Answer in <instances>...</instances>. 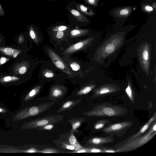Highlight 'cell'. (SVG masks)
I'll return each instance as SVG.
<instances>
[{"label":"cell","instance_id":"34","mask_svg":"<svg viewBox=\"0 0 156 156\" xmlns=\"http://www.w3.org/2000/svg\"><path fill=\"white\" fill-rule=\"evenodd\" d=\"M53 125H52V124H50L46 125L42 127H41V128H39L38 129L49 130L52 129L53 128Z\"/></svg>","mask_w":156,"mask_h":156},{"label":"cell","instance_id":"14","mask_svg":"<svg viewBox=\"0 0 156 156\" xmlns=\"http://www.w3.org/2000/svg\"><path fill=\"white\" fill-rule=\"evenodd\" d=\"M69 10L78 21L81 22H87L88 21L86 17L78 10L71 8H69Z\"/></svg>","mask_w":156,"mask_h":156},{"label":"cell","instance_id":"20","mask_svg":"<svg viewBox=\"0 0 156 156\" xmlns=\"http://www.w3.org/2000/svg\"><path fill=\"white\" fill-rule=\"evenodd\" d=\"M29 34L31 38L36 43H38L39 38L36 31L32 25H30V26Z\"/></svg>","mask_w":156,"mask_h":156},{"label":"cell","instance_id":"7","mask_svg":"<svg viewBox=\"0 0 156 156\" xmlns=\"http://www.w3.org/2000/svg\"><path fill=\"white\" fill-rule=\"evenodd\" d=\"M156 113L155 112L147 122L142 127L138 132L126 139L125 140V142H123V143L129 141L142 135L145 133L151 124L156 120Z\"/></svg>","mask_w":156,"mask_h":156},{"label":"cell","instance_id":"1","mask_svg":"<svg viewBox=\"0 0 156 156\" xmlns=\"http://www.w3.org/2000/svg\"><path fill=\"white\" fill-rule=\"evenodd\" d=\"M156 134V123L155 121L144 134L129 141L122 144L116 152H122L132 151L144 145L150 140Z\"/></svg>","mask_w":156,"mask_h":156},{"label":"cell","instance_id":"29","mask_svg":"<svg viewBox=\"0 0 156 156\" xmlns=\"http://www.w3.org/2000/svg\"><path fill=\"white\" fill-rule=\"evenodd\" d=\"M27 69V66L24 64L22 65L18 69V73L20 74H23L26 72Z\"/></svg>","mask_w":156,"mask_h":156},{"label":"cell","instance_id":"26","mask_svg":"<svg viewBox=\"0 0 156 156\" xmlns=\"http://www.w3.org/2000/svg\"><path fill=\"white\" fill-rule=\"evenodd\" d=\"M42 74L44 76L47 78H52L54 76V73L47 69H45L43 71Z\"/></svg>","mask_w":156,"mask_h":156},{"label":"cell","instance_id":"22","mask_svg":"<svg viewBox=\"0 0 156 156\" xmlns=\"http://www.w3.org/2000/svg\"><path fill=\"white\" fill-rule=\"evenodd\" d=\"M113 43L112 42L108 43L105 46L104 51L105 53L107 54H110L113 52L115 50V47L116 46L117 43L113 42Z\"/></svg>","mask_w":156,"mask_h":156},{"label":"cell","instance_id":"2","mask_svg":"<svg viewBox=\"0 0 156 156\" xmlns=\"http://www.w3.org/2000/svg\"><path fill=\"white\" fill-rule=\"evenodd\" d=\"M126 112L125 108L106 103L97 105L91 111L83 114L89 116L111 117L122 115Z\"/></svg>","mask_w":156,"mask_h":156},{"label":"cell","instance_id":"15","mask_svg":"<svg viewBox=\"0 0 156 156\" xmlns=\"http://www.w3.org/2000/svg\"><path fill=\"white\" fill-rule=\"evenodd\" d=\"M76 7L78 10L84 15L89 16H92L94 15V12L90 9L83 4H77Z\"/></svg>","mask_w":156,"mask_h":156},{"label":"cell","instance_id":"16","mask_svg":"<svg viewBox=\"0 0 156 156\" xmlns=\"http://www.w3.org/2000/svg\"><path fill=\"white\" fill-rule=\"evenodd\" d=\"M80 101V100H78L76 101H69L65 102L58 110V112L60 113L66 110H70Z\"/></svg>","mask_w":156,"mask_h":156},{"label":"cell","instance_id":"10","mask_svg":"<svg viewBox=\"0 0 156 156\" xmlns=\"http://www.w3.org/2000/svg\"><path fill=\"white\" fill-rule=\"evenodd\" d=\"M140 57L143 66L146 71L147 70L149 66V48L147 45H146L143 48Z\"/></svg>","mask_w":156,"mask_h":156},{"label":"cell","instance_id":"30","mask_svg":"<svg viewBox=\"0 0 156 156\" xmlns=\"http://www.w3.org/2000/svg\"><path fill=\"white\" fill-rule=\"evenodd\" d=\"M39 152L44 153H58L59 152L55 149H45L41 151H39Z\"/></svg>","mask_w":156,"mask_h":156},{"label":"cell","instance_id":"12","mask_svg":"<svg viewBox=\"0 0 156 156\" xmlns=\"http://www.w3.org/2000/svg\"><path fill=\"white\" fill-rule=\"evenodd\" d=\"M66 92V88L64 86L56 85L51 89L50 96L52 98H58L63 96Z\"/></svg>","mask_w":156,"mask_h":156},{"label":"cell","instance_id":"33","mask_svg":"<svg viewBox=\"0 0 156 156\" xmlns=\"http://www.w3.org/2000/svg\"><path fill=\"white\" fill-rule=\"evenodd\" d=\"M62 147L67 149L71 150H75V147L74 145L71 144L68 145L65 144H62Z\"/></svg>","mask_w":156,"mask_h":156},{"label":"cell","instance_id":"21","mask_svg":"<svg viewBox=\"0 0 156 156\" xmlns=\"http://www.w3.org/2000/svg\"><path fill=\"white\" fill-rule=\"evenodd\" d=\"M96 86L95 85L87 86L78 91L76 94L77 95H82L86 94L91 91Z\"/></svg>","mask_w":156,"mask_h":156},{"label":"cell","instance_id":"19","mask_svg":"<svg viewBox=\"0 0 156 156\" xmlns=\"http://www.w3.org/2000/svg\"><path fill=\"white\" fill-rule=\"evenodd\" d=\"M41 88L40 86H37L33 89L25 97L24 101H28L34 98L39 93Z\"/></svg>","mask_w":156,"mask_h":156},{"label":"cell","instance_id":"17","mask_svg":"<svg viewBox=\"0 0 156 156\" xmlns=\"http://www.w3.org/2000/svg\"><path fill=\"white\" fill-rule=\"evenodd\" d=\"M89 30L86 29H74L70 31V37L75 38L83 36L87 34Z\"/></svg>","mask_w":156,"mask_h":156},{"label":"cell","instance_id":"27","mask_svg":"<svg viewBox=\"0 0 156 156\" xmlns=\"http://www.w3.org/2000/svg\"><path fill=\"white\" fill-rule=\"evenodd\" d=\"M69 27L65 25H58L53 27L52 30L53 32L65 31L68 29Z\"/></svg>","mask_w":156,"mask_h":156},{"label":"cell","instance_id":"25","mask_svg":"<svg viewBox=\"0 0 156 156\" xmlns=\"http://www.w3.org/2000/svg\"><path fill=\"white\" fill-rule=\"evenodd\" d=\"M20 79L19 78L15 76H7L1 78L0 82L2 83H7L18 80Z\"/></svg>","mask_w":156,"mask_h":156},{"label":"cell","instance_id":"8","mask_svg":"<svg viewBox=\"0 0 156 156\" xmlns=\"http://www.w3.org/2000/svg\"><path fill=\"white\" fill-rule=\"evenodd\" d=\"M92 39V37H90L78 42L66 49L64 53L70 54L79 51L87 45Z\"/></svg>","mask_w":156,"mask_h":156},{"label":"cell","instance_id":"31","mask_svg":"<svg viewBox=\"0 0 156 156\" xmlns=\"http://www.w3.org/2000/svg\"><path fill=\"white\" fill-rule=\"evenodd\" d=\"M70 66L72 69L74 71H77L80 69V65L77 62H72L70 64Z\"/></svg>","mask_w":156,"mask_h":156},{"label":"cell","instance_id":"11","mask_svg":"<svg viewBox=\"0 0 156 156\" xmlns=\"http://www.w3.org/2000/svg\"><path fill=\"white\" fill-rule=\"evenodd\" d=\"M113 140L112 137H94L90 139L88 142L92 145H100L111 143Z\"/></svg>","mask_w":156,"mask_h":156},{"label":"cell","instance_id":"45","mask_svg":"<svg viewBox=\"0 0 156 156\" xmlns=\"http://www.w3.org/2000/svg\"><path fill=\"white\" fill-rule=\"evenodd\" d=\"M1 39H0V42H1Z\"/></svg>","mask_w":156,"mask_h":156},{"label":"cell","instance_id":"13","mask_svg":"<svg viewBox=\"0 0 156 156\" xmlns=\"http://www.w3.org/2000/svg\"><path fill=\"white\" fill-rule=\"evenodd\" d=\"M21 52L20 50L9 47H0V52L9 56L16 58Z\"/></svg>","mask_w":156,"mask_h":156},{"label":"cell","instance_id":"40","mask_svg":"<svg viewBox=\"0 0 156 156\" xmlns=\"http://www.w3.org/2000/svg\"><path fill=\"white\" fill-rule=\"evenodd\" d=\"M5 15V11L4 9L0 4V16H4Z\"/></svg>","mask_w":156,"mask_h":156},{"label":"cell","instance_id":"4","mask_svg":"<svg viewBox=\"0 0 156 156\" xmlns=\"http://www.w3.org/2000/svg\"><path fill=\"white\" fill-rule=\"evenodd\" d=\"M63 118V116L60 115H55L48 117L42 118L32 120L25 126L26 128H37L42 127L46 125L54 124L62 120Z\"/></svg>","mask_w":156,"mask_h":156},{"label":"cell","instance_id":"6","mask_svg":"<svg viewBox=\"0 0 156 156\" xmlns=\"http://www.w3.org/2000/svg\"><path fill=\"white\" fill-rule=\"evenodd\" d=\"M47 51L49 58L57 68L67 74H71L70 70L65 62L57 54L50 48H48Z\"/></svg>","mask_w":156,"mask_h":156},{"label":"cell","instance_id":"32","mask_svg":"<svg viewBox=\"0 0 156 156\" xmlns=\"http://www.w3.org/2000/svg\"><path fill=\"white\" fill-rule=\"evenodd\" d=\"M64 31H56L55 32V36L58 39H61L63 37L64 35Z\"/></svg>","mask_w":156,"mask_h":156},{"label":"cell","instance_id":"42","mask_svg":"<svg viewBox=\"0 0 156 156\" xmlns=\"http://www.w3.org/2000/svg\"><path fill=\"white\" fill-rule=\"evenodd\" d=\"M104 152L107 153H114L116 152V151L111 149H105L104 151Z\"/></svg>","mask_w":156,"mask_h":156},{"label":"cell","instance_id":"24","mask_svg":"<svg viewBox=\"0 0 156 156\" xmlns=\"http://www.w3.org/2000/svg\"><path fill=\"white\" fill-rule=\"evenodd\" d=\"M126 93L129 98L133 103H134V99L132 87L129 82H128L127 87L125 89Z\"/></svg>","mask_w":156,"mask_h":156},{"label":"cell","instance_id":"41","mask_svg":"<svg viewBox=\"0 0 156 156\" xmlns=\"http://www.w3.org/2000/svg\"><path fill=\"white\" fill-rule=\"evenodd\" d=\"M24 41V37L22 35H21L19 36L18 39V41L19 43H22Z\"/></svg>","mask_w":156,"mask_h":156},{"label":"cell","instance_id":"9","mask_svg":"<svg viewBox=\"0 0 156 156\" xmlns=\"http://www.w3.org/2000/svg\"><path fill=\"white\" fill-rule=\"evenodd\" d=\"M116 90L115 87L112 86L107 85L102 86L95 90L93 97H97L114 92Z\"/></svg>","mask_w":156,"mask_h":156},{"label":"cell","instance_id":"18","mask_svg":"<svg viewBox=\"0 0 156 156\" xmlns=\"http://www.w3.org/2000/svg\"><path fill=\"white\" fill-rule=\"evenodd\" d=\"M84 120L83 118L80 119H74L72 120L70 122L72 125L71 133L78 132L77 129L81 125L82 122Z\"/></svg>","mask_w":156,"mask_h":156},{"label":"cell","instance_id":"28","mask_svg":"<svg viewBox=\"0 0 156 156\" xmlns=\"http://www.w3.org/2000/svg\"><path fill=\"white\" fill-rule=\"evenodd\" d=\"M69 142L70 144L73 145H75L78 143L76 137L73 133H71L69 137Z\"/></svg>","mask_w":156,"mask_h":156},{"label":"cell","instance_id":"5","mask_svg":"<svg viewBox=\"0 0 156 156\" xmlns=\"http://www.w3.org/2000/svg\"><path fill=\"white\" fill-rule=\"evenodd\" d=\"M132 125L131 121H124L111 124L103 129L102 131L104 133L110 134H115L119 136L124 133Z\"/></svg>","mask_w":156,"mask_h":156},{"label":"cell","instance_id":"44","mask_svg":"<svg viewBox=\"0 0 156 156\" xmlns=\"http://www.w3.org/2000/svg\"><path fill=\"white\" fill-rule=\"evenodd\" d=\"M7 112L6 109L0 107V113H3Z\"/></svg>","mask_w":156,"mask_h":156},{"label":"cell","instance_id":"38","mask_svg":"<svg viewBox=\"0 0 156 156\" xmlns=\"http://www.w3.org/2000/svg\"><path fill=\"white\" fill-rule=\"evenodd\" d=\"M72 153H88V152L87 149L83 148L80 150H77L76 151H75Z\"/></svg>","mask_w":156,"mask_h":156},{"label":"cell","instance_id":"43","mask_svg":"<svg viewBox=\"0 0 156 156\" xmlns=\"http://www.w3.org/2000/svg\"><path fill=\"white\" fill-rule=\"evenodd\" d=\"M146 9L148 11H151L153 10V8L151 6H147L146 7Z\"/></svg>","mask_w":156,"mask_h":156},{"label":"cell","instance_id":"39","mask_svg":"<svg viewBox=\"0 0 156 156\" xmlns=\"http://www.w3.org/2000/svg\"><path fill=\"white\" fill-rule=\"evenodd\" d=\"M8 59H9L4 57H2L0 58V64L2 65L4 64L7 61Z\"/></svg>","mask_w":156,"mask_h":156},{"label":"cell","instance_id":"23","mask_svg":"<svg viewBox=\"0 0 156 156\" xmlns=\"http://www.w3.org/2000/svg\"><path fill=\"white\" fill-rule=\"evenodd\" d=\"M110 121L107 120L102 119L99 120L97 122L94 124V128L96 130H99L102 129Z\"/></svg>","mask_w":156,"mask_h":156},{"label":"cell","instance_id":"36","mask_svg":"<svg viewBox=\"0 0 156 156\" xmlns=\"http://www.w3.org/2000/svg\"><path fill=\"white\" fill-rule=\"evenodd\" d=\"M129 10L126 9H124L121 10L119 12L120 15L124 16L127 15L129 13Z\"/></svg>","mask_w":156,"mask_h":156},{"label":"cell","instance_id":"37","mask_svg":"<svg viewBox=\"0 0 156 156\" xmlns=\"http://www.w3.org/2000/svg\"><path fill=\"white\" fill-rule=\"evenodd\" d=\"M26 153H37L39 152V151L34 148H31L27 149L24 151Z\"/></svg>","mask_w":156,"mask_h":156},{"label":"cell","instance_id":"3","mask_svg":"<svg viewBox=\"0 0 156 156\" xmlns=\"http://www.w3.org/2000/svg\"><path fill=\"white\" fill-rule=\"evenodd\" d=\"M54 102L47 103L26 108L16 114L13 119L15 120L23 119L38 115L48 110Z\"/></svg>","mask_w":156,"mask_h":156},{"label":"cell","instance_id":"35","mask_svg":"<svg viewBox=\"0 0 156 156\" xmlns=\"http://www.w3.org/2000/svg\"><path fill=\"white\" fill-rule=\"evenodd\" d=\"M88 153H100L103 152V151L101 149L97 148H92L90 149H87Z\"/></svg>","mask_w":156,"mask_h":156}]
</instances>
